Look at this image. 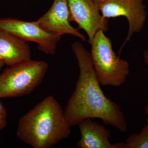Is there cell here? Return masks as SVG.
<instances>
[{"label": "cell", "instance_id": "cell-15", "mask_svg": "<svg viewBox=\"0 0 148 148\" xmlns=\"http://www.w3.org/2000/svg\"><path fill=\"white\" fill-rule=\"evenodd\" d=\"M145 112L146 114L148 115L147 119V125H148V99L147 100V106H146L145 108Z\"/></svg>", "mask_w": 148, "mask_h": 148}, {"label": "cell", "instance_id": "cell-6", "mask_svg": "<svg viewBox=\"0 0 148 148\" xmlns=\"http://www.w3.org/2000/svg\"><path fill=\"white\" fill-rule=\"evenodd\" d=\"M143 0H106L100 5L103 18L108 19L123 16L128 21V33L119 51V55L133 35L143 29L147 16Z\"/></svg>", "mask_w": 148, "mask_h": 148}, {"label": "cell", "instance_id": "cell-9", "mask_svg": "<svg viewBox=\"0 0 148 148\" xmlns=\"http://www.w3.org/2000/svg\"><path fill=\"white\" fill-rule=\"evenodd\" d=\"M29 44L0 30V71L3 66H10L31 60Z\"/></svg>", "mask_w": 148, "mask_h": 148}, {"label": "cell", "instance_id": "cell-4", "mask_svg": "<svg viewBox=\"0 0 148 148\" xmlns=\"http://www.w3.org/2000/svg\"><path fill=\"white\" fill-rule=\"evenodd\" d=\"M48 69L45 61L31 59L7 68L0 74V98L32 93L42 82Z\"/></svg>", "mask_w": 148, "mask_h": 148}, {"label": "cell", "instance_id": "cell-1", "mask_svg": "<svg viewBox=\"0 0 148 148\" xmlns=\"http://www.w3.org/2000/svg\"><path fill=\"white\" fill-rule=\"evenodd\" d=\"M76 57L80 73L75 88L64 111L71 126L78 125L86 118L100 119L106 125L125 132L127 124L119 105L105 95L95 73L90 53L81 43L71 44Z\"/></svg>", "mask_w": 148, "mask_h": 148}, {"label": "cell", "instance_id": "cell-10", "mask_svg": "<svg viewBox=\"0 0 148 148\" xmlns=\"http://www.w3.org/2000/svg\"><path fill=\"white\" fill-rule=\"evenodd\" d=\"M81 135L77 146L81 148H115L109 141L110 132L102 125L90 118L83 120L78 125Z\"/></svg>", "mask_w": 148, "mask_h": 148}, {"label": "cell", "instance_id": "cell-2", "mask_svg": "<svg viewBox=\"0 0 148 148\" xmlns=\"http://www.w3.org/2000/svg\"><path fill=\"white\" fill-rule=\"evenodd\" d=\"M64 110L52 95L46 97L18 120L17 137L34 148H50L71 133Z\"/></svg>", "mask_w": 148, "mask_h": 148}, {"label": "cell", "instance_id": "cell-3", "mask_svg": "<svg viewBox=\"0 0 148 148\" xmlns=\"http://www.w3.org/2000/svg\"><path fill=\"white\" fill-rule=\"evenodd\" d=\"M103 31L97 32L91 43L90 55L94 70L100 84L119 86L130 73L129 64L117 56L111 40Z\"/></svg>", "mask_w": 148, "mask_h": 148}, {"label": "cell", "instance_id": "cell-11", "mask_svg": "<svg viewBox=\"0 0 148 148\" xmlns=\"http://www.w3.org/2000/svg\"><path fill=\"white\" fill-rule=\"evenodd\" d=\"M125 148H148V125L143 127L140 134L134 133L130 136Z\"/></svg>", "mask_w": 148, "mask_h": 148}, {"label": "cell", "instance_id": "cell-7", "mask_svg": "<svg viewBox=\"0 0 148 148\" xmlns=\"http://www.w3.org/2000/svg\"><path fill=\"white\" fill-rule=\"evenodd\" d=\"M69 5L70 22L78 25V29H83L88 38L91 44L96 33L104 32L108 29V19L103 18L100 7L94 0H67Z\"/></svg>", "mask_w": 148, "mask_h": 148}, {"label": "cell", "instance_id": "cell-8", "mask_svg": "<svg viewBox=\"0 0 148 148\" xmlns=\"http://www.w3.org/2000/svg\"><path fill=\"white\" fill-rule=\"evenodd\" d=\"M67 0H54L49 10L37 21L46 32L60 36L72 35L85 41V37L80 33L79 29H75L70 24Z\"/></svg>", "mask_w": 148, "mask_h": 148}, {"label": "cell", "instance_id": "cell-14", "mask_svg": "<svg viewBox=\"0 0 148 148\" xmlns=\"http://www.w3.org/2000/svg\"><path fill=\"white\" fill-rule=\"evenodd\" d=\"M94 1L100 7V5H101V4L104 2L106 0H94Z\"/></svg>", "mask_w": 148, "mask_h": 148}, {"label": "cell", "instance_id": "cell-12", "mask_svg": "<svg viewBox=\"0 0 148 148\" xmlns=\"http://www.w3.org/2000/svg\"><path fill=\"white\" fill-rule=\"evenodd\" d=\"M7 112L6 109L0 111V130L3 129L7 125Z\"/></svg>", "mask_w": 148, "mask_h": 148}, {"label": "cell", "instance_id": "cell-13", "mask_svg": "<svg viewBox=\"0 0 148 148\" xmlns=\"http://www.w3.org/2000/svg\"><path fill=\"white\" fill-rule=\"evenodd\" d=\"M144 61L145 62L146 64L148 66V46L147 50L145 51L144 53Z\"/></svg>", "mask_w": 148, "mask_h": 148}, {"label": "cell", "instance_id": "cell-5", "mask_svg": "<svg viewBox=\"0 0 148 148\" xmlns=\"http://www.w3.org/2000/svg\"><path fill=\"white\" fill-rule=\"evenodd\" d=\"M0 30L7 32L24 42L30 41L38 45L39 50L54 55L61 36L46 32L38 21H26L15 18L0 19Z\"/></svg>", "mask_w": 148, "mask_h": 148}]
</instances>
